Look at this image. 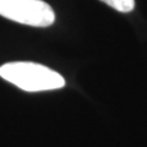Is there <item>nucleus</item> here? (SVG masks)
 Listing matches in <instances>:
<instances>
[{"label": "nucleus", "mask_w": 147, "mask_h": 147, "mask_svg": "<svg viewBox=\"0 0 147 147\" xmlns=\"http://www.w3.org/2000/svg\"><path fill=\"white\" fill-rule=\"evenodd\" d=\"M0 77L27 92L58 90L65 86L64 77L44 65L28 61L6 63L0 66Z\"/></svg>", "instance_id": "1"}, {"label": "nucleus", "mask_w": 147, "mask_h": 147, "mask_svg": "<svg viewBox=\"0 0 147 147\" xmlns=\"http://www.w3.org/2000/svg\"><path fill=\"white\" fill-rule=\"evenodd\" d=\"M0 16L32 27H48L55 21L52 6L43 0H0Z\"/></svg>", "instance_id": "2"}, {"label": "nucleus", "mask_w": 147, "mask_h": 147, "mask_svg": "<svg viewBox=\"0 0 147 147\" xmlns=\"http://www.w3.org/2000/svg\"><path fill=\"white\" fill-rule=\"evenodd\" d=\"M119 12H130L135 7V0H100Z\"/></svg>", "instance_id": "3"}]
</instances>
